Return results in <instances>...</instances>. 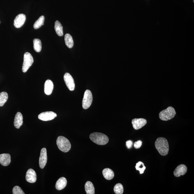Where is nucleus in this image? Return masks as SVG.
<instances>
[{"label": "nucleus", "mask_w": 194, "mask_h": 194, "mask_svg": "<svg viewBox=\"0 0 194 194\" xmlns=\"http://www.w3.org/2000/svg\"><path fill=\"white\" fill-rule=\"evenodd\" d=\"M155 146L158 152L161 155L165 156L168 154L169 145L168 142L165 138L159 137L155 142Z\"/></svg>", "instance_id": "f257e3e1"}, {"label": "nucleus", "mask_w": 194, "mask_h": 194, "mask_svg": "<svg viewBox=\"0 0 194 194\" xmlns=\"http://www.w3.org/2000/svg\"><path fill=\"white\" fill-rule=\"evenodd\" d=\"M89 138L94 142L100 145L107 144L109 141L108 137L107 135L100 133H92L89 136Z\"/></svg>", "instance_id": "f03ea898"}, {"label": "nucleus", "mask_w": 194, "mask_h": 194, "mask_svg": "<svg viewBox=\"0 0 194 194\" xmlns=\"http://www.w3.org/2000/svg\"><path fill=\"white\" fill-rule=\"evenodd\" d=\"M57 144L59 149L63 152H68L71 149V144L69 140L62 136L58 137Z\"/></svg>", "instance_id": "7ed1b4c3"}, {"label": "nucleus", "mask_w": 194, "mask_h": 194, "mask_svg": "<svg viewBox=\"0 0 194 194\" xmlns=\"http://www.w3.org/2000/svg\"><path fill=\"white\" fill-rule=\"evenodd\" d=\"M176 114L175 109L172 107H169L167 109L160 112L159 118L163 121H168L174 118Z\"/></svg>", "instance_id": "20e7f679"}, {"label": "nucleus", "mask_w": 194, "mask_h": 194, "mask_svg": "<svg viewBox=\"0 0 194 194\" xmlns=\"http://www.w3.org/2000/svg\"><path fill=\"white\" fill-rule=\"evenodd\" d=\"M34 63V59L31 54L29 52L24 54V62L22 70L23 72L25 73L32 66Z\"/></svg>", "instance_id": "39448f33"}, {"label": "nucleus", "mask_w": 194, "mask_h": 194, "mask_svg": "<svg viewBox=\"0 0 194 194\" xmlns=\"http://www.w3.org/2000/svg\"><path fill=\"white\" fill-rule=\"evenodd\" d=\"M93 97L91 91L87 89L84 92L82 100V107L84 109L89 108L92 103Z\"/></svg>", "instance_id": "423d86ee"}, {"label": "nucleus", "mask_w": 194, "mask_h": 194, "mask_svg": "<svg viewBox=\"0 0 194 194\" xmlns=\"http://www.w3.org/2000/svg\"><path fill=\"white\" fill-rule=\"evenodd\" d=\"M57 115L53 112H42L38 115V118L44 121H48L54 119Z\"/></svg>", "instance_id": "0eeeda50"}, {"label": "nucleus", "mask_w": 194, "mask_h": 194, "mask_svg": "<svg viewBox=\"0 0 194 194\" xmlns=\"http://www.w3.org/2000/svg\"><path fill=\"white\" fill-rule=\"evenodd\" d=\"M64 79L65 84L69 90L73 91L75 89V83L74 79L69 73H66L64 76Z\"/></svg>", "instance_id": "6e6552de"}, {"label": "nucleus", "mask_w": 194, "mask_h": 194, "mask_svg": "<svg viewBox=\"0 0 194 194\" xmlns=\"http://www.w3.org/2000/svg\"><path fill=\"white\" fill-rule=\"evenodd\" d=\"M147 121L143 118H135L132 120V123L134 128L135 130H138L146 125Z\"/></svg>", "instance_id": "1a4fd4ad"}, {"label": "nucleus", "mask_w": 194, "mask_h": 194, "mask_svg": "<svg viewBox=\"0 0 194 194\" xmlns=\"http://www.w3.org/2000/svg\"><path fill=\"white\" fill-rule=\"evenodd\" d=\"M47 149L43 148L41 150L39 160L40 167L41 169H43L47 164Z\"/></svg>", "instance_id": "9d476101"}, {"label": "nucleus", "mask_w": 194, "mask_h": 194, "mask_svg": "<svg viewBox=\"0 0 194 194\" xmlns=\"http://www.w3.org/2000/svg\"><path fill=\"white\" fill-rule=\"evenodd\" d=\"M26 20V16L24 14H20L16 16L14 20V25L16 28H19L24 25Z\"/></svg>", "instance_id": "9b49d317"}, {"label": "nucleus", "mask_w": 194, "mask_h": 194, "mask_svg": "<svg viewBox=\"0 0 194 194\" xmlns=\"http://www.w3.org/2000/svg\"><path fill=\"white\" fill-rule=\"evenodd\" d=\"M26 179L27 182L33 183L36 182L37 176L36 173L33 169H29L26 174Z\"/></svg>", "instance_id": "f8f14e48"}, {"label": "nucleus", "mask_w": 194, "mask_h": 194, "mask_svg": "<svg viewBox=\"0 0 194 194\" xmlns=\"http://www.w3.org/2000/svg\"><path fill=\"white\" fill-rule=\"evenodd\" d=\"M187 168L185 165L181 164L176 168L174 172V174L175 177H178L181 175H183L187 173Z\"/></svg>", "instance_id": "ddd939ff"}, {"label": "nucleus", "mask_w": 194, "mask_h": 194, "mask_svg": "<svg viewBox=\"0 0 194 194\" xmlns=\"http://www.w3.org/2000/svg\"><path fill=\"white\" fill-rule=\"evenodd\" d=\"M11 157L9 154H3L0 155V164L3 166H7L10 164Z\"/></svg>", "instance_id": "4468645a"}, {"label": "nucleus", "mask_w": 194, "mask_h": 194, "mask_svg": "<svg viewBox=\"0 0 194 194\" xmlns=\"http://www.w3.org/2000/svg\"><path fill=\"white\" fill-rule=\"evenodd\" d=\"M54 84L50 80H47L44 84V92L47 95H49L52 94L53 90Z\"/></svg>", "instance_id": "2eb2a0df"}, {"label": "nucleus", "mask_w": 194, "mask_h": 194, "mask_svg": "<svg viewBox=\"0 0 194 194\" xmlns=\"http://www.w3.org/2000/svg\"><path fill=\"white\" fill-rule=\"evenodd\" d=\"M23 116L22 114L20 112H18L16 114L15 118H14V125L15 127L17 129H19L22 125Z\"/></svg>", "instance_id": "dca6fc26"}, {"label": "nucleus", "mask_w": 194, "mask_h": 194, "mask_svg": "<svg viewBox=\"0 0 194 194\" xmlns=\"http://www.w3.org/2000/svg\"><path fill=\"white\" fill-rule=\"evenodd\" d=\"M67 185V180L64 177H61L57 182L55 188L57 190H60L65 188Z\"/></svg>", "instance_id": "f3484780"}, {"label": "nucleus", "mask_w": 194, "mask_h": 194, "mask_svg": "<svg viewBox=\"0 0 194 194\" xmlns=\"http://www.w3.org/2000/svg\"><path fill=\"white\" fill-rule=\"evenodd\" d=\"M102 174L105 178L107 180H111L115 176L113 171L109 168L104 169L102 171Z\"/></svg>", "instance_id": "a211bd4d"}, {"label": "nucleus", "mask_w": 194, "mask_h": 194, "mask_svg": "<svg viewBox=\"0 0 194 194\" xmlns=\"http://www.w3.org/2000/svg\"><path fill=\"white\" fill-rule=\"evenodd\" d=\"M55 30L56 33L59 36L62 37L63 35V27L61 23L57 21L55 23Z\"/></svg>", "instance_id": "6ab92c4d"}, {"label": "nucleus", "mask_w": 194, "mask_h": 194, "mask_svg": "<svg viewBox=\"0 0 194 194\" xmlns=\"http://www.w3.org/2000/svg\"><path fill=\"white\" fill-rule=\"evenodd\" d=\"M64 40L67 46L69 48H72L74 45L72 37L69 34H67L65 35Z\"/></svg>", "instance_id": "aec40b11"}, {"label": "nucleus", "mask_w": 194, "mask_h": 194, "mask_svg": "<svg viewBox=\"0 0 194 194\" xmlns=\"http://www.w3.org/2000/svg\"><path fill=\"white\" fill-rule=\"evenodd\" d=\"M85 190L87 194H94V188L93 185L90 181H87L85 185Z\"/></svg>", "instance_id": "412c9836"}, {"label": "nucleus", "mask_w": 194, "mask_h": 194, "mask_svg": "<svg viewBox=\"0 0 194 194\" xmlns=\"http://www.w3.org/2000/svg\"><path fill=\"white\" fill-rule=\"evenodd\" d=\"M33 44L34 50L37 53L40 52L42 49L41 41L39 39H34L33 41Z\"/></svg>", "instance_id": "4be33fe9"}, {"label": "nucleus", "mask_w": 194, "mask_h": 194, "mask_svg": "<svg viewBox=\"0 0 194 194\" xmlns=\"http://www.w3.org/2000/svg\"><path fill=\"white\" fill-rule=\"evenodd\" d=\"M44 16H40L34 24V29H37L40 28L42 26L44 25Z\"/></svg>", "instance_id": "5701e85b"}, {"label": "nucleus", "mask_w": 194, "mask_h": 194, "mask_svg": "<svg viewBox=\"0 0 194 194\" xmlns=\"http://www.w3.org/2000/svg\"><path fill=\"white\" fill-rule=\"evenodd\" d=\"M8 94L5 92H1L0 93V107H2L7 101Z\"/></svg>", "instance_id": "b1692460"}, {"label": "nucleus", "mask_w": 194, "mask_h": 194, "mask_svg": "<svg viewBox=\"0 0 194 194\" xmlns=\"http://www.w3.org/2000/svg\"><path fill=\"white\" fill-rule=\"evenodd\" d=\"M135 168L137 170H139L140 174H142L144 173V172L145 170L146 167L145 166L144 164L142 162L139 161L137 163Z\"/></svg>", "instance_id": "393cba45"}, {"label": "nucleus", "mask_w": 194, "mask_h": 194, "mask_svg": "<svg viewBox=\"0 0 194 194\" xmlns=\"http://www.w3.org/2000/svg\"><path fill=\"white\" fill-rule=\"evenodd\" d=\"M114 191L116 194H123L124 191L123 185L120 183L116 184L114 187Z\"/></svg>", "instance_id": "a878e982"}, {"label": "nucleus", "mask_w": 194, "mask_h": 194, "mask_svg": "<svg viewBox=\"0 0 194 194\" xmlns=\"http://www.w3.org/2000/svg\"><path fill=\"white\" fill-rule=\"evenodd\" d=\"M13 193L14 194H24V192L23 191L21 188L18 186H16L13 189Z\"/></svg>", "instance_id": "bb28decb"}, {"label": "nucleus", "mask_w": 194, "mask_h": 194, "mask_svg": "<svg viewBox=\"0 0 194 194\" xmlns=\"http://www.w3.org/2000/svg\"><path fill=\"white\" fill-rule=\"evenodd\" d=\"M142 145V141L139 140L135 143L134 146L136 149H138L141 147Z\"/></svg>", "instance_id": "cd10ccee"}, {"label": "nucleus", "mask_w": 194, "mask_h": 194, "mask_svg": "<svg viewBox=\"0 0 194 194\" xmlns=\"http://www.w3.org/2000/svg\"><path fill=\"white\" fill-rule=\"evenodd\" d=\"M133 143L132 141L129 140L126 142V146L129 149H130L132 146Z\"/></svg>", "instance_id": "c85d7f7f"}]
</instances>
